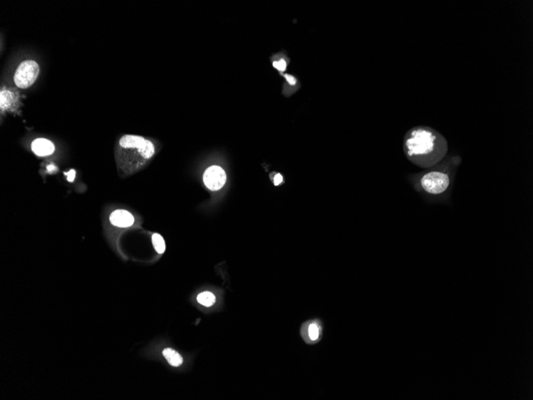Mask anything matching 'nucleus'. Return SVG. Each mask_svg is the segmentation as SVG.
Returning a JSON list of instances; mask_svg holds the SVG:
<instances>
[{"instance_id": "f257e3e1", "label": "nucleus", "mask_w": 533, "mask_h": 400, "mask_svg": "<svg viewBox=\"0 0 533 400\" xmlns=\"http://www.w3.org/2000/svg\"><path fill=\"white\" fill-rule=\"evenodd\" d=\"M448 145L442 135L428 127H417L406 135V155L421 167L435 165L445 157Z\"/></svg>"}, {"instance_id": "f03ea898", "label": "nucleus", "mask_w": 533, "mask_h": 400, "mask_svg": "<svg viewBox=\"0 0 533 400\" xmlns=\"http://www.w3.org/2000/svg\"><path fill=\"white\" fill-rule=\"evenodd\" d=\"M39 74V66L34 60H26L19 64L14 76V81L19 88L26 89L33 85Z\"/></svg>"}, {"instance_id": "7ed1b4c3", "label": "nucleus", "mask_w": 533, "mask_h": 400, "mask_svg": "<svg viewBox=\"0 0 533 400\" xmlns=\"http://www.w3.org/2000/svg\"><path fill=\"white\" fill-rule=\"evenodd\" d=\"M300 335L306 344L316 345L324 337V321L318 317L305 321L300 328Z\"/></svg>"}, {"instance_id": "20e7f679", "label": "nucleus", "mask_w": 533, "mask_h": 400, "mask_svg": "<svg viewBox=\"0 0 533 400\" xmlns=\"http://www.w3.org/2000/svg\"><path fill=\"white\" fill-rule=\"evenodd\" d=\"M450 178L441 172H430L425 174L421 180V186L431 194H442L450 185Z\"/></svg>"}, {"instance_id": "39448f33", "label": "nucleus", "mask_w": 533, "mask_h": 400, "mask_svg": "<svg viewBox=\"0 0 533 400\" xmlns=\"http://www.w3.org/2000/svg\"><path fill=\"white\" fill-rule=\"evenodd\" d=\"M119 145L122 149H138L145 159H151L154 155V145L143 137L125 135L120 139Z\"/></svg>"}, {"instance_id": "423d86ee", "label": "nucleus", "mask_w": 533, "mask_h": 400, "mask_svg": "<svg viewBox=\"0 0 533 400\" xmlns=\"http://www.w3.org/2000/svg\"><path fill=\"white\" fill-rule=\"evenodd\" d=\"M203 180L208 189L211 191H216L225 185L227 176L225 170L221 166L212 165L205 170Z\"/></svg>"}, {"instance_id": "0eeeda50", "label": "nucleus", "mask_w": 533, "mask_h": 400, "mask_svg": "<svg viewBox=\"0 0 533 400\" xmlns=\"http://www.w3.org/2000/svg\"><path fill=\"white\" fill-rule=\"evenodd\" d=\"M111 224L120 228H127L134 223V218L130 212L124 209H117L113 212L110 217Z\"/></svg>"}, {"instance_id": "6e6552de", "label": "nucleus", "mask_w": 533, "mask_h": 400, "mask_svg": "<svg viewBox=\"0 0 533 400\" xmlns=\"http://www.w3.org/2000/svg\"><path fill=\"white\" fill-rule=\"evenodd\" d=\"M55 149L52 141L46 139H37L31 143V150L37 156H49L53 154Z\"/></svg>"}, {"instance_id": "1a4fd4ad", "label": "nucleus", "mask_w": 533, "mask_h": 400, "mask_svg": "<svg viewBox=\"0 0 533 400\" xmlns=\"http://www.w3.org/2000/svg\"><path fill=\"white\" fill-rule=\"evenodd\" d=\"M163 356L167 360L168 363L172 367H179L183 363L182 356L172 348H166L164 350Z\"/></svg>"}, {"instance_id": "9d476101", "label": "nucleus", "mask_w": 533, "mask_h": 400, "mask_svg": "<svg viewBox=\"0 0 533 400\" xmlns=\"http://www.w3.org/2000/svg\"><path fill=\"white\" fill-rule=\"evenodd\" d=\"M216 297L211 292H203L197 296V301L205 307H211L216 303Z\"/></svg>"}, {"instance_id": "9b49d317", "label": "nucleus", "mask_w": 533, "mask_h": 400, "mask_svg": "<svg viewBox=\"0 0 533 400\" xmlns=\"http://www.w3.org/2000/svg\"><path fill=\"white\" fill-rule=\"evenodd\" d=\"M152 241L155 250L157 253L162 254L166 251V242L160 234L154 233L152 237Z\"/></svg>"}, {"instance_id": "f8f14e48", "label": "nucleus", "mask_w": 533, "mask_h": 400, "mask_svg": "<svg viewBox=\"0 0 533 400\" xmlns=\"http://www.w3.org/2000/svg\"><path fill=\"white\" fill-rule=\"evenodd\" d=\"M273 66L280 72H285L286 69V61L285 60H280V61L273 62Z\"/></svg>"}, {"instance_id": "ddd939ff", "label": "nucleus", "mask_w": 533, "mask_h": 400, "mask_svg": "<svg viewBox=\"0 0 533 400\" xmlns=\"http://www.w3.org/2000/svg\"><path fill=\"white\" fill-rule=\"evenodd\" d=\"M285 78L286 79V81H288V83L290 84V85H291V86H294V85H295L296 82H297V80H296V79H295L294 76H292V75L286 74V75H285Z\"/></svg>"}, {"instance_id": "4468645a", "label": "nucleus", "mask_w": 533, "mask_h": 400, "mask_svg": "<svg viewBox=\"0 0 533 400\" xmlns=\"http://www.w3.org/2000/svg\"><path fill=\"white\" fill-rule=\"evenodd\" d=\"M65 174L67 175V180H68V181L72 182V181L75 180V176H76V172H75V169H71V171L69 172V173H66Z\"/></svg>"}, {"instance_id": "2eb2a0df", "label": "nucleus", "mask_w": 533, "mask_h": 400, "mask_svg": "<svg viewBox=\"0 0 533 400\" xmlns=\"http://www.w3.org/2000/svg\"><path fill=\"white\" fill-rule=\"evenodd\" d=\"M283 182V176L280 174H277L274 177V185H279Z\"/></svg>"}, {"instance_id": "dca6fc26", "label": "nucleus", "mask_w": 533, "mask_h": 400, "mask_svg": "<svg viewBox=\"0 0 533 400\" xmlns=\"http://www.w3.org/2000/svg\"><path fill=\"white\" fill-rule=\"evenodd\" d=\"M47 169H48V171L50 172L56 171L57 168H56L55 165H49L48 167H47Z\"/></svg>"}]
</instances>
